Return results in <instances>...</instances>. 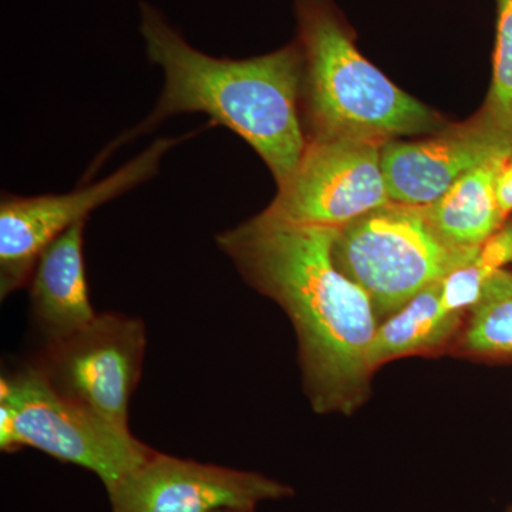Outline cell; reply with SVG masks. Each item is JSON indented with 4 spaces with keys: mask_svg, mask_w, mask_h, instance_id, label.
I'll return each mask as SVG.
<instances>
[{
    "mask_svg": "<svg viewBox=\"0 0 512 512\" xmlns=\"http://www.w3.org/2000/svg\"><path fill=\"white\" fill-rule=\"evenodd\" d=\"M501 156H512V137L481 110L473 119L443 127L423 140L384 144L387 194L394 204L426 207L474 168Z\"/></svg>",
    "mask_w": 512,
    "mask_h": 512,
    "instance_id": "obj_10",
    "label": "cell"
},
{
    "mask_svg": "<svg viewBox=\"0 0 512 512\" xmlns=\"http://www.w3.org/2000/svg\"><path fill=\"white\" fill-rule=\"evenodd\" d=\"M507 512H512V507L508 508Z\"/></svg>",
    "mask_w": 512,
    "mask_h": 512,
    "instance_id": "obj_19",
    "label": "cell"
},
{
    "mask_svg": "<svg viewBox=\"0 0 512 512\" xmlns=\"http://www.w3.org/2000/svg\"><path fill=\"white\" fill-rule=\"evenodd\" d=\"M84 228L77 222L40 255L29 281L30 313L45 343L67 338L96 318L84 264Z\"/></svg>",
    "mask_w": 512,
    "mask_h": 512,
    "instance_id": "obj_11",
    "label": "cell"
},
{
    "mask_svg": "<svg viewBox=\"0 0 512 512\" xmlns=\"http://www.w3.org/2000/svg\"><path fill=\"white\" fill-rule=\"evenodd\" d=\"M289 485L254 471L153 454L107 491L113 512H212L291 497Z\"/></svg>",
    "mask_w": 512,
    "mask_h": 512,
    "instance_id": "obj_9",
    "label": "cell"
},
{
    "mask_svg": "<svg viewBox=\"0 0 512 512\" xmlns=\"http://www.w3.org/2000/svg\"><path fill=\"white\" fill-rule=\"evenodd\" d=\"M383 144L308 140L266 214L289 224L340 229L389 204L382 170Z\"/></svg>",
    "mask_w": 512,
    "mask_h": 512,
    "instance_id": "obj_8",
    "label": "cell"
},
{
    "mask_svg": "<svg viewBox=\"0 0 512 512\" xmlns=\"http://www.w3.org/2000/svg\"><path fill=\"white\" fill-rule=\"evenodd\" d=\"M148 59L164 72L156 109L111 148L153 130L168 117L204 113L254 148L281 187L308 146L301 117L302 50L289 45L251 59L214 57L192 47L163 13L140 2Z\"/></svg>",
    "mask_w": 512,
    "mask_h": 512,
    "instance_id": "obj_2",
    "label": "cell"
},
{
    "mask_svg": "<svg viewBox=\"0 0 512 512\" xmlns=\"http://www.w3.org/2000/svg\"><path fill=\"white\" fill-rule=\"evenodd\" d=\"M483 111L512 137V0H498L493 80Z\"/></svg>",
    "mask_w": 512,
    "mask_h": 512,
    "instance_id": "obj_15",
    "label": "cell"
},
{
    "mask_svg": "<svg viewBox=\"0 0 512 512\" xmlns=\"http://www.w3.org/2000/svg\"><path fill=\"white\" fill-rule=\"evenodd\" d=\"M256 508H242V507H227L220 508V510H215L212 512H255Z\"/></svg>",
    "mask_w": 512,
    "mask_h": 512,
    "instance_id": "obj_18",
    "label": "cell"
},
{
    "mask_svg": "<svg viewBox=\"0 0 512 512\" xmlns=\"http://www.w3.org/2000/svg\"><path fill=\"white\" fill-rule=\"evenodd\" d=\"M302 50L301 111L308 140L369 141L433 134L446 127L356 49L348 30L322 0H298Z\"/></svg>",
    "mask_w": 512,
    "mask_h": 512,
    "instance_id": "obj_3",
    "label": "cell"
},
{
    "mask_svg": "<svg viewBox=\"0 0 512 512\" xmlns=\"http://www.w3.org/2000/svg\"><path fill=\"white\" fill-rule=\"evenodd\" d=\"M143 320L101 313L86 328L45 343L32 360L47 383L66 399L128 429V407L143 373Z\"/></svg>",
    "mask_w": 512,
    "mask_h": 512,
    "instance_id": "obj_6",
    "label": "cell"
},
{
    "mask_svg": "<svg viewBox=\"0 0 512 512\" xmlns=\"http://www.w3.org/2000/svg\"><path fill=\"white\" fill-rule=\"evenodd\" d=\"M338 232L264 211L222 232L217 244L247 284L291 320L313 412L350 416L372 394L369 350L379 319L366 292L336 265Z\"/></svg>",
    "mask_w": 512,
    "mask_h": 512,
    "instance_id": "obj_1",
    "label": "cell"
},
{
    "mask_svg": "<svg viewBox=\"0 0 512 512\" xmlns=\"http://www.w3.org/2000/svg\"><path fill=\"white\" fill-rule=\"evenodd\" d=\"M183 138H160L144 153L97 183L66 194L22 197L3 192L0 200V298L29 285L40 255L90 212L134 190L157 174L161 158Z\"/></svg>",
    "mask_w": 512,
    "mask_h": 512,
    "instance_id": "obj_7",
    "label": "cell"
},
{
    "mask_svg": "<svg viewBox=\"0 0 512 512\" xmlns=\"http://www.w3.org/2000/svg\"><path fill=\"white\" fill-rule=\"evenodd\" d=\"M512 156L495 157L464 175L439 200L419 207L434 231L453 247L477 251L504 225L497 184Z\"/></svg>",
    "mask_w": 512,
    "mask_h": 512,
    "instance_id": "obj_12",
    "label": "cell"
},
{
    "mask_svg": "<svg viewBox=\"0 0 512 512\" xmlns=\"http://www.w3.org/2000/svg\"><path fill=\"white\" fill-rule=\"evenodd\" d=\"M512 264V222L503 225L478 249L476 258L468 264L481 282H487L490 276L503 271Z\"/></svg>",
    "mask_w": 512,
    "mask_h": 512,
    "instance_id": "obj_16",
    "label": "cell"
},
{
    "mask_svg": "<svg viewBox=\"0 0 512 512\" xmlns=\"http://www.w3.org/2000/svg\"><path fill=\"white\" fill-rule=\"evenodd\" d=\"M441 282L417 293L402 309L379 323L369 350L373 373L392 360L439 352L457 339L466 316L444 306Z\"/></svg>",
    "mask_w": 512,
    "mask_h": 512,
    "instance_id": "obj_13",
    "label": "cell"
},
{
    "mask_svg": "<svg viewBox=\"0 0 512 512\" xmlns=\"http://www.w3.org/2000/svg\"><path fill=\"white\" fill-rule=\"evenodd\" d=\"M454 342L464 357L512 360V272L503 269L488 278Z\"/></svg>",
    "mask_w": 512,
    "mask_h": 512,
    "instance_id": "obj_14",
    "label": "cell"
},
{
    "mask_svg": "<svg viewBox=\"0 0 512 512\" xmlns=\"http://www.w3.org/2000/svg\"><path fill=\"white\" fill-rule=\"evenodd\" d=\"M23 447L90 471L106 491L156 453L130 430L57 393L30 362L0 379V450Z\"/></svg>",
    "mask_w": 512,
    "mask_h": 512,
    "instance_id": "obj_4",
    "label": "cell"
},
{
    "mask_svg": "<svg viewBox=\"0 0 512 512\" xmlns=\"http://www.w3.org/2000/svg\"><path fill=\"white\" fill-rule=\"evenodd\" d=\"M434 231L419 207L389 204L340 228L333 256L372 302L379 323L476 258Z\"/></svg>",
    "mask_w": 512,
    "mask_h": 512,
    "instance_id": "obj_5",
    "label": "cell"
},
{
    "mask_svg": "<svg viewBox=\"0 0 512 512\" xmlns=\"http://www.w3.org/2000/svg\"><path fill=\"white\" fill-rule=\"evenodd\" d=\"M498 204L505 217L512 212V157L501 171L497 184Z\"/></svg>",
    "mask_w": 512,
    "mask_h": 512,
    "instance_id": "obj_17",
    "label": "cell"
}]
</instances>
